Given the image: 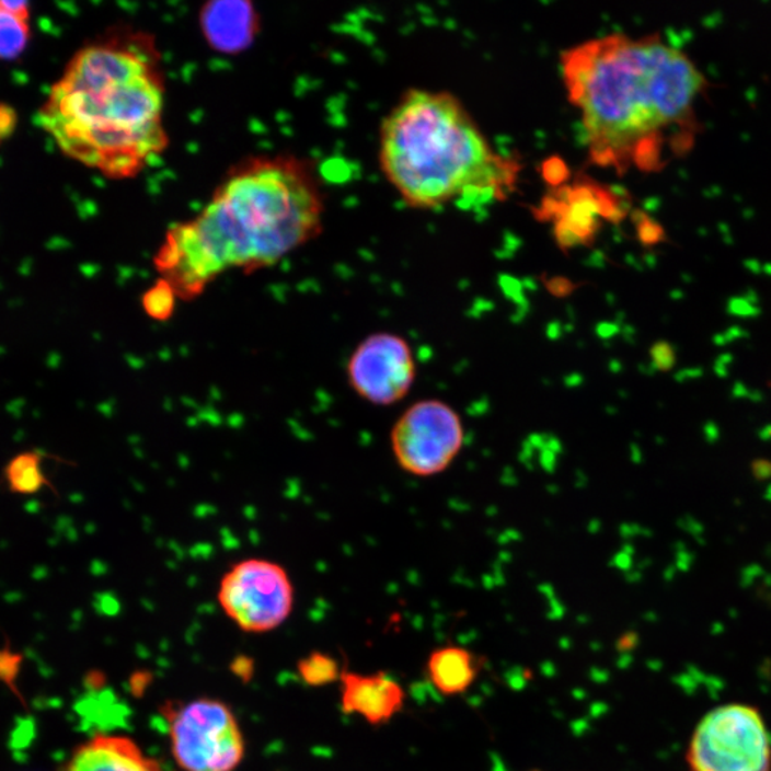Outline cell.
Wrapping results in <instances>:
<instances>
[{"instance_id":"6da1fadb","label":"cell","mask_w":771,"mask_h":771,"mask_svg":"<svg viewBox=\"0 0 771 771\" xmlns=\"http://www.w3.org/2000/svg\"><path fill=\"white\" fill-rule=\"evenodd\" d=\"M562 73L599 166L656 172L693 146L706 79L659 36L583 42L562 55Z\"/></svg>"},{"instance_id":"7a4b0ae2","label":"cell","mask_w":771,"mask_h":771,"mask_svg":"<svg viewBox=\"0 0 771 771\" xmlns=\"http://www.w3.org/2000/svg\"><path fill=\"white\" fill-rule=\"evenodd\" d=\"M324 211L312 163L294 154L243 159L199 214L166 230L154 271L177 299H195L230 271L267 269L314 241Z\"/></svg>"},{"instance_id":"3957f363","label":"cell","mask_w":771,"mask_h":771,"mask_svg":"<svg viewBox=\"0 0 771 771\" xmlns=\"http://www.w3.org/2000/svg\"><path fill=\"white\" fill-rule=\"evenodd\" d=\"M164 111L166 77L157 39L119 30L74 51L37 117L70 161L128 181L166 152Z\"/></svg>"},{"instance_id":"277c9868","label":"cell","mask_w":771,"mask_h":771,"mask_svg":"<svg viewBox=\"0 0 771 771\" xmlns=\"http://www.w3.org/2000/svg\"><path fill=\"white\" fill-rule=\"evenodd\" d=\"M379 162L408 206L436 209L451 202L500 199L519 164L495 152L458 97L413 89L384 117Z\"/></svg>"},{"instance_id":"5b68a950","label":"cell","mask_w":771,"mask_h":771,"mask_svg":"<svg viewBox=\"0 0 771 771\" xmlns=\"http://www.w3.org/2000/svg\"><path fill=\"white\" fill-rule=\"evenodd\" d=\"M162 713L173 759L183 771H234L241 766L246 743L233 710L222 700L168 702Z\"/></svg>"},{"instance_id":"8992f818","label":"cell","mask_w":771,"mask_h":771,"mask_svg":"<svg viewBox=\"0 0 771 771\" xmlns=\"http://www.w3.org/2000/svg\"><path fill=\"white\" fill-rule=\"evenodd\" d=\"M689 771H771V735L759 709L723 704L695 726L686 751Z\"/></svg>"},{"instance_id":"52a82bcc","label":"cell","mask_w":771,"mask_h":771,"mask_svg":"<svg viewBox=\"0 0 771 771\" xmlns=\"http://www.w3.org/2000/svg\"><path fill=\"white\" fill-rule=\"evenodd\" d=\"M220 608L243 632H274L290 618L295 586L279 563L244 559L233 564L219 583Z\"/></svg>"},{"instance_id":"ba28073f","label":"cell","mask_w":771,"mask_h":771,"mask_svg":"<svg viewBox=\"0 0 771 771\" xmlns=\"http://www.w3.org/2000/svg\"><path fill=\"white\" fill-rule=\"evenodd\" d=\"M464 445L462 417L437 399L413 403L394 423L390 446L404 472L431 477L451 467Z\"/></svg>"},{"instance_id":"9c48e42d","label":"cell","mask_w":771,"mask_h":771,"mask_svg":"<svg viewBox=\"0 0 771 771\" xmlns=\"http://www.w3.org/2000/svg\"><path fill=\"white\" fill-rule=\"evenodd\" d=\"M347 378L357 396L376 406H392L411 393L416 360L406 338L373 333L356 346L347 364Z\"/></svg>"},{"instance_id":"30bf717a","label":"cell","mask_w":771,"mask_h":771,"mask_svg":"<svg viewBox=\"0 0 771 771\" xmlns=\"http://www.w3.org/2000/svg\"><path fill=\"white\" fill-rule=\"evenodd\" d=\"M406 702V690L392 675L343 670L341 707L347 716H357L369 726L382 727L403 712Z\"/></svg>"},{"instance_id":"8fae6325","label":"cell","mask_w":771,"mask_h":771,"mask_svg":"<svg viewBox=\"0 0 771 771\" xmlns=\"http://www.w3.org/2000/svg\"><path fill=\"white\" fill-rule=\"evenodd\" d=\"M261 26V15L249 0H211L199 11L202 36L219 54L239 55L251 48Z\"/></svg>"},{"instance_id":"7c38bea8","label":"cell","mask_w":771,"mask_h":771,"mask_svg":"<svg viewBox=\"0 0 771 771\" xmlns=\"http://www.w3.org/2000/svg\"><path fill=\"white\" fill-rule=\"evenodd\" d=\"M64 771H168L134 739L96 735L79 746Z\"/></svg>"},{"instance_id":"4fadbf2b","label":"cell","mask_w":771,"mask_h":771,"mask_svg":"<svg viewBox=\"0 0 771 771\" xmlns=\"http://www.w3.org/2000/svg\"><path fill=\"white\" fill-rule=\"evenodd\" d=\"M484 657L460 644H441L427 656V683L440 698L454 699L468 694L483 674Z\"/></svg>"},{"instance_id":"5bb4252c","label":"cell","mask_w":771,"mask_h":771,"mask_svg":"<svg viewBox=\"0 0 771 771\" xmlns=\"http://www.w3.org/2000/svg\"><path fill=\"white\" fill-rule=\"evenodd\" d=\"M31 39V4L18 0H0V60L11 62L21 58Z\"/></svg>"},{"instance_id":"9a60e30c","label":"cell","mask_w":771,"mask_h":771,"mask_svg":"<svg viewBox=\"0 0 771 771\" xmlns=\"http://www.w3.org/2000/svg\"><path fill=\"white\" fill-rule=\"evenodd\" d=\"M48 454L41 450L21 451L13 456L3 469V481L13 495L31 496L54 487L44 470Z\"/></svg>"},{"instance_id":"2e32d148","label":"cell","mask_w":771,"mask_h":771,"mask_svg":"<svg viewBox=\"0 0 771 771\" xmlns=\"http://www.w3.org/2000/svg\"><path fill=\"white\" fill-rule=\"evenodd\" d=\"M298 671L306 684L322 688L341 681L343 670L335 657L327 653L313 652L299 661Z\"/></svg>"},{"instance_id":"e0dca14e","label":"cell","mask_w":771,"mask_h":771,"mask_svg":"<svg viewBox=\"0 0 771 771\" xmlns=\"http://www.w3.org/2000/svg\"><path fill=\"white\" fill-rule=\"evenodd\" d=\"M176 295L164 281L158 280L143 296V309L154 321H168L175 312Z\"/></svg>"},{"instance_id":"ac0fdd59","label":"cell","mask_w":771,"mask_h":771,"mask_svg":"<svg viewBox=\"0 0 771 771\" xmlns=\"http://www.w3.org/2000/svg\"><path fill=\"white\" fill-rule=\"evenodd\" d=\"M652 366L656 371H669L675 368L677 361L676 349L670 343H655L651 349Z\"/></svg>"},{"instance_id":"d6986e66","label":"cell","mask_w":771,"mask_h":771,"mask_svg":"<svg viewBox=\"0 0 771 771\" xmlns=\"http://www.w3.org/2000/svg\"><path fill=\"white\" fill-rule=\"evenodd\" d=\"M19 115L15 107L0 102V146L7 143L16 134Z\"/></svg>"},{"instance_id":"ffe728a7","label":"cell","mask_w":771,"mask_h":771,"mask_svg":"<svg viewBox=\"0 0 771 771\" xmlns=\"http://www.w3.org/2000/svg\"><path fill=\"white\" fill-rule=\"evenodd\" d=\"M677 525H679V528L686 531V533H689L691 538L698 540L699 543H704V526L700 523L695 517L690 515L680 517Z\"/></svg>"},{"instance_id":"44dd1931","label":"cell","mask_w":771,"mask_h":771,"mask_svg":"<svg viewBox=\"0 0 771 771\" xmlns=\"http://www.w3.org/2000/svg\"><path fill=\"white\" fill-rule=\"evenodd\" d=\"M751 473L756 481L763 482L771 477V462L766 459H757L751 463Z\"/></svg>"},{"instance_id":"7402d4cb","label":"cell","mask_w":771,"mask_h":771,"mask_svg":"<svg viewBox=\"0 0 771 771\" xmlns=\"http://www.w3.org/2000/svg\"><path fill=\"white\" fill-rule=\"evenodd\" d=\"M733 360H735V357L730 354H723L718 356L717 359L714 360V373H716V376L721 379L728 378V370H730Z\"/></svg>"},{"instance_id":"603a6c76","label":"cell","mask_w":771,"mask_h":771,"mask_svg":"<svg viewBox=\"0 0 771 771\" xmlns=\"http://www.w3.org/2000/svg\"><path fill=\"white\" fill-rule=\"evenodd\" d=\"M721 427L717 423L706 422L703 425V439L707 445H716L718 439H721Z\"/></svg>"},{"instance_id":"cb8c5ba5","label":"cell","mask_w":771,"mask_h":771,"mask_svg":"<svg viewBox=\"0 0 771 771\" xmlns=\"http://www.w3.org/2000/svg\"><path fill=\"white\" fill-rule=\"evenodd\" d=\"M704 370L702 368H699V366H695V368H684L675 375V380L676 382L679 383H684L689 382V380H695L703 378Z\"/></svg>"},{"instance_id":"d4e9b609","label":"cell","mask_w":771,"mask_h":771,"mask_svg":"<svg viewBox=\"0 0 771 771\" xmlns=\"http://www.w3.org/2000/svg\"><path fill=\"white\" fill-rule=\"evenodd\" d=\"M751 389L747 388L745 383L736 382L732 388V398L737 399V401H749Z\"/></svg>"},{"instance_id":"484cf974","label":"cell","mask_w":771,"mask_h":771,"mask_svg":"<svg viewBox=\"0 0 771 771\" xmlns=\"http://www.w3.org/2000/svg\"><path fill=\"white\" fill-rule=\"evenodd\" d=\"M634 644V636L633 634H626V636H623L619 641V648L620 651H628L629 647H633Z\"/></svg>"},{"instance_id":"4316f807","label":"cell","mask_w":771,"mask_h":771,"mask_svg":"<svg viewBox=\"0 0 771 771\" xmlns=\"http://www.w3.org/2000/svg\"><path fill=\"white\" fill-rule=\"evenodd\" d=\"M759 439L763 441H770L771 440V425H766L761 427L759 430Z\"/></svg>"},{"instance_id":"83f0119b","label":"cell","mask_w":771,"mask_h":771,"mask_svg":"<svg viewBox=\"0 0 771 771\" xmlns=\"http://www.w3.org/2000/svg\"><path fill=\"white\" fill-rule=\"evenodd\" d=\"M749 401L755 403H761L764 401V394L760 390L751 389Z\"/></svg>"},{"instance_id":"f1b7e54d","label":"cell","mask_w":771,"mask_h":771,"mask_svg":"<svg viewBox=\"0 0 771 771\" xmlns=\"http://www.w3.org/2000/svg\"><path fill=\"white\" fill-rule=\"evenodd\" d=\"M764 498H766V500L771 502V484H770V486H768V488H766Z\"/></svg>"},{"instance_id":"f546056e","label":"cell","mask_w":771,"mask_h":771,"mask_svg":"<svg viewBox=\"0 0 771 771\" xmlns=\"http://www.w3.org/2000/svg\"><path fill=\"white\" fill-rule=\"evenodd\" d=\"M526 771H548V770H542V769H530V770H526Z\"/></svg>"}]
</instances>
